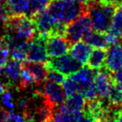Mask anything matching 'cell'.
I'll return each instance as SVG.
<instances>
[{
    "label": "cell",
    "instance_id": "obj_15",
    "mask_svg": "<svg viewBox=\"0 0 122 122\" xmlns=\"http://www.w3.org/2000/svg\"><path fill=\"white\" fill-rule=\"evenodd\" d=\"M70 53L72 57L78 61L83 65H86L92 52V48L85 42L78 41L70 47Z\"/></svg>",
    "mask_w": 122,
    "mask_h": 122
},
{
    "label": "cell",
    "instance_id": "obj_3",
    "mask_svg": "<svg viewBox=\"0 0 122 122\" xmlns=\"http://www.w3.org/2000/svg\"><path fill=\"white\" fill-rule=\"evenodd\" d=\"M87 4V14L92 21L94 30L107 33L110 30L112 19L115 12L116 5L97 2H86Z\"/></svg>",
    "mask_w": 122,
    "mask_h": 122
},
{
    "label": "cell",
    "instance_id": "obj_21",
    "mask_svg": "<svg viewBox=\"0 0 122 122\" xmlns=\"http://www.w3.org/2000/svg\"><path fill=\"white\" fill-rule=\"evenodd\" d=\"M86 100L84 98V96L80 94H74V95L69 96L67 100H65L63 104L72 111H79L83 112L85 109Z\"/></svg>",
    "mask_w": 122,
    "mask_h": 122
},
{
    "label": "cell",
    "instance_id": "obj_16",
    "mask_svg": "<svg viewBox=\"0 0 122 122\" xmlns=\"http://www.w3.org/2000/svg\"><path fill=\"white\" fill-rule=\"evenodd\" d=\"M5 77L7 78L8 86H14L20 78L21 71V62L14 59L8 60L3 69Z\"/></svg>",
    "mask_w": 122,
    "mask_h": 122
},
{
    "label": "cell",
    "instance_id": "obj_24",
    "mask_svg": "<svg viewBox=\"0 0 122 122\" xmlns=\"http://www.w3.org/2000/svg\"><path fill=\"white\" fill-rule=\"evenodd\" d=\"M51 0H30V9L28 12V16H31L34 14L45 10Z\"/></svg>",
    "mask_w": 122,
    "mask_h": 122
},
{
    "label": "cell",
    "instance_id": "obj_35",
    "mask_svg": "<svg viewBox=\"0 0 122 122\" xmlns=\"http://www.w3.org/2000/svg\"><path fill=\"white\" fill-rule=\"evenodd\" d=\"M7 0H0V2H1V3H5V2H6Z\"/></svg>",
    "mask_w": 122,
    "mask_h": 122
},
{
    "label": "cell",
    "instance_id": "obj_11",
    "mask_svg": "<svg viewBox=\"0 0 122 122\" xmlns=\"http://www.w3.org/2000/svg\"><path fill=\"white\" fill-rule=\"evenodd\" d=\"M104 68L110 72H114L122 68V47L118 43L112 45L107 49Z\"/></svg>",
    "mask_w": 122,
    "mask_h": 122
},
{
    "label": "cell",
    "instance_id": "obj_29",
    "mask_svg": "<svg viewBox=\"0 0 122 122\" xmlns=\"http://www.w3.org/2000/svg\"><path fill=\"white\" fill-rule=\"evenodd\" d=\"M8 117H9V120L10 121H14V122H24V119L21 116L18 115L16 113H14V111H10L9 112V114H8Z\"/></svg>",
    "mask_w": 122,
    "mask_h": 122
},
{
    "label": "cell",
    "instance_id": "obj_27",
    "mask_svg": "<svg viewBox=\"0 0 122 122\" xmlns=\"http://www.w3.org/2000/svg\"><path fill=\"white\" fill-rule=\"evenodd\" d=\"M1 102L3 103V105L5 108L9 109L10 111H13V109L14 108V103L13 102V99H12V95L9 90L5 89L4 92L1 94Z\"/></svg>",
    "mask_w": 122,
    "mask_h": 122
},
{
    "label": "cell",
    "instance_id": "obj_14",
    "mask_svg": "<svg viewBox=\"0 0 122 122\" xmlns=\"http://www.w3.org/2000/svg\"><path fill=\"white\" fill-rule=\"evenodd\" d=\"M21 67L30 73L37 81L38 86H40L46 78V68L43 62H35V61H24L21 62Z\"/></svg>",
    "mask_w": 122,
    "mask_h": 122
},
{
    "label": "cell",
    "instance_id": "obj_7",
    "mask_svg": "<svg viewBox=\"0 0 122 122\" xmlns=\"http://www.w3.org/2000/svg\"><path fill=\"white\" fill-rule=\"evenodd\" d=\"M46 46L48 57L55 58L68 54L71 45L63 36L50 34L46 38Z\"/></svg>",
    "mask_w": 122,
    "mask_h": 122
},
{
    "label": "cell",
    "instance_id": "obj_22",
    "mask_svg": "<svg viewBox=\"0 0 122 122\" xmlns=\"http://www.w3.org/2000/svg\"><path fill=\"white\" fill-rule=\"evenodd\" d=\"M20 78V82H19V86H18L19 90H25V89H27L32 84L36 85V86H38V84H37V81L36 80V78L29 71H26L22 67H21Z\"/></svg>",
    "mask_w": 122,
    "mask_h": 122
},
{
    "label": "cell",
    "instance_id": "obj_30",
    "mask_svg": "<svg viewBox=\"0 0 122 122\" xmlns=\"http://www.w3.org/2000/svg\"><path fill=\"white\" fill-rule=\"evenodd\" d=\"M7 15H8V13H7L6 8L5 6V5L0 4V22L4 23L5 20L6 19Z\"/></svg>",
    "mask_w": 122,
    "mask_h": 122
},
{
    "label": "cell",
    "instance_id": "obj_25",
    "mask_svg": "<svg viewBox=\"0 0 122 122\" xmlns=\"http://www.w3.org/2000/svg\"><path fill=\"white\" fill-rule=\"evenodd\" d=\"M63 91L68 97L76 93H78V84L70 77H66L63 82Z\"/></svg>",
    "mask_w": 122,
    "mask_h": 122
},
{
    "label": "cell",
    "instance_id": "obj_26",
    "mask_svg": "<svg viewBox=\"0 0 122 122\" xmlns=\"http://www.w3.org/2000/svg\"><path fill=\"white\" fill-rule=\"evenodd\" d=\"M47 73H46V78L48 80H50L52 82L54 83H57V84H63L64 82L65 77L63 74H61V72H59L57 71H54V70H46Z\"/></svg>",
    "mask_w": 122,
    "mask_h": 122
},
{
    "label": "cell",
    "instance_id": "obj_28",
    "mask_svg": "<svg viewBox=\"0 0 122 122\" xmlns=\"http://www.w3.org/2000/svg\"><path fill=\"white\" fill-rule=\"evenodd\" d=\"M112 82L115 84H122V68L114 72H111Z\"/></svg>",
    "mask_w": 122,
    "mask_h": 122
},
{
    "label": "cell",
    "instance_id": "obj_20",
    "mask_svg": "<svg viewBox=\"0 0 122 122\" xmlns=\"http://www.w3.org/2000/svg\"><path fill=\"white\" fill-rule=\"evenodd\" d=\"M109 32L118 39H122V4L116 6Z\"/></svg>",
    "mask_w": 122,
    "mask_h": 122
},
{
    "label": "cell",
    "instance_id": "obj_17",
    "mask_svg": "<svg viewBox=\"0 0 122 122\" xmlns=\"http://www.w3.org/2000/svg\"><path fill=\"white\" fill-rule=\"evenodd\" d=\"M106 55H107V49L95 48L94 50H92L86 62L87 67L94 71H98L102 69L105 64Z\"/></svg>",
    "mask_w": 122,
    "mask_h": 122
},
{
    "label": "cell",
    "instance_id": "obj_13",
    "mask_svg": "<svg viewBox=\"0 0 122 122\" xmlns=\"http://www.w3.org/2000/svg\"><path fill=\"white\" fill-rule=\"evenodd\" d=\"M82 39L84 42H86V44L95 48L108 49L110 46L107 40V33L104 32H99L93 30L84 34Z\"/></svg>",
    "mask_w": 122,
    "mask_h": 122
},
{
    "label": "cell",
    "instance_id": "obj_36",
    "mask_svg": "<svg viewBox=\"0 0 122 122\" xmlns=\"http://www.w3.org/2000/svg\"><path fill=\"white\" fill-rule=\"evenodd\" d=\"M77 1H80V2H86L87 0H77Z\"/></svg>",
    "mask_w": 122,
    "mask_h": 122
},
{
    "label": "cell",
    "instance_id": "obj_5",
    "mask_svg": "<svg viewBox=\"0 0 122 122\" xmlns=\"http://www.w3.org/2000/svg\"><path fill=\"white\" fill-rule=\"evenodd\" d=\"M46 70H54L66 77L79 71L83 64L72 57L71 55L64 54L60 57L51 58L49 61L45 62Z\"/></svg>",
    "mask_w": 122,
    "mask_h": 122
},
{
    "label": "cell",
    "instance_id": "obj_31",
    "mask_svg": "<svg viewBox=\"0 0 122 122\" xmlns=\"http://www.w3.org/2000/svg\"><path fill=\"white\" fill-rule=\"evenodd\" d=\"M9 112H7L4 109H0V122H9V117H8Z\"/></svg>",
    "mask_w": 122,
    "mask_h": 122
},
{
    "label": "cell",
    "instance_id": "obj_8",
    "mask_svg": "<svg viewBox=\"0 0 122 122\" xmlns=\"http://www.w3.org/2000/svg\"><path fill=\"white\" fill-rule=\"evenodd\" d=\"M46 38V37L37 34L29 43V47L26 54V59L28 61L35 62H46L48 61Z\"/></svg>",
    "mask_w": 122,
    "mask_h": 122
},
{
    "label": "cell",
    "instance_id": "obj_10",
    "mask_svg": "<svg viewBox=\"0 0 122 122\" xmlns=\"http://www.w3.org/2000/svg\"><path fill=\"white\" fill-rule=\"evenodd\" d=\"M43 90L44 91L41 92L43 96L55 107H58L65 102L66 95L63 91V88L57 83L52 82L50 80L45 82Z\"/></svg>",
    "mask_w": 122,
    "mask_h": 122
},
{
    "label": "cell",
    "instance_id": "obj_6",
    "mask_svg": "<svg viewBox=\"0 0 122 122\" xmlns=\"http://www.w3.org/2000/svg\"><path fill=\"white\" fill-rule=\"evenodd\" d=\"M30 17L35 24L37 34L45 37L50 34H54L59 24V21L53 17L46 9L37 12Z\"/></svg>",
    "mask_w": 122,
    "mask_h": 122
},
{
    "label": "cell",
    "instance_id": "obj_33",
    "mask_svg": "<svg viewBox=\"0 0 122 122\" xmlns=\"http://www.w3.org/2000/svg\"><path fill=\"white\" fill-rule=\"evenodd\" d=\"M114 122H122V112L119 113L118 117H117V119H115V121Z\"/></svg>",
    "mask_w": 122,
    "mask_h": 122
},
{
    "label": "cell",
    "instance_id": "obj_37",
    "mask_svg": "<svg viewBox=\"0 0 122 122\" xmlns=\"http://www.w3.org/2000/svg\"><path fill=\"white\" fill-rule=\"evenodd\" d=\"M120 46H121V47H122V39H121V45H120Z\"/></svg>",
    "mask_w": 122,
    "mask_h": 122
},
{
    "label": "cell",
    "instance_id": "obj_38",
    "mask_svg": "<svg viewBox=\"0 0 122 122\" xmlns=\"http://www.w3.org/2000/svg\"><path fill=\"white\" fill-rule=\"evenodd\" d=\"M102 122H108V121H102Z\"/></svg>",
    "mask_w": 122,
    "mask_h": 122
},
{
    "label": "cell",
    "instance_id": "obj_19",
    "mask_svg": "<svg viewBox=\"0 0 122 122\" xmlns=\"http://www.w3.org/2000/svg\"><path fill=\"white\" fill-rule=\"evenodd\" d=\"M95 71H94L87 66H86V67H82L79 71L70 75L69 77L71 79H73L75 82H77L79 86L86 85V84L94 82Z\"/></svg>",
    "mask_w": 122,
    "mask_h": 122
},
{
    "label": "cell",
    "instance_id": "obj_4",
    "mask_svg": "<svg viewBox=\"0 0 122 122\" xmlns=\"http://www.w3.org/2000/svg\"><path fill=\"white\" fill-rule=\"evenodd\" d=\"M92 21L88 14H84L73 21L66 24L64 37L71 45L77 43L81 39L84 34L92 30Z\"/></svg>",
    "mask_w": 122,
    "mask_h": 122
},
{
    "label": "cell",
    "instance_id": "obj_12",
    "mask_svg": "<svg viewBox=\"0 0 122 122\" xmlns=\"http://www.w3.org/2000/svg\"><path fill=\"white\" fill-rule=\"evenodd\" d=\"M83 116V112L72 111L63 103L55 108L54 122H78Z\"/></svg>",
    "mask_w": 122,
    "mask_h": 122
},
{
    "label": "cell",
    "instance_id": "obj_23",
    "mask_svg": "<svg viewBox=\"0 0 122 122\" xmlns=\"http://www.w3.org/2000/svg\"><path fill=\"white\" fill-rule=\"evenodd\" d=\"M78 93L83 95L86 101H91L97 98V92L95 86V82L83 86L78 85Z\"/></svg>",
    "mask_w": 122,
    "mask_h": 122
},
{
    "label": "cell",
    "instance_id": "obj_2",
    "mask_svg": "<svg viewBox=\"0 0 122 122\" xmlns=\"http://www.w3.org/2000/svg\"><path fill=\"white\" fill-rule=\"evenodd\" d=\"M4 30L20 40L30 42L37 35V30L33 20L27 14H8L3 23Z\"/></svg>",
    "mask_w": 122,
    "mask_h": 122
},
{
    "label": "cell",
    "instance_id": "obj_32",
    "mask_svg": "<svg viewBox=\"0 0 122 122\" xmlns=\"http://www.w3.org/2000/svg\"><path fill=\"white\" fill-rule=\"evenodd\" d=\"M78 122H95V119H93L91 115H89L87 112H83V116H82L81 119Z\"/></svg>",
    "mask_w": 122,
    "mask_h": 122
},
{
    "label": "cell",
    "instance_id": "obj_9",
    "mask_svg": "<svg viewBox=\"0 0 122 122\" xmlns=\"http://www.w3.org/2000/svg\"><path fill=\"white\" fill-rule=\"evenodd\" d=\"M94 82H95V86L99 99L101 100L108 99L112 86L113 85L111 72L107 71L105 68L96 71Z\"/></svg>",
    "mask_w": 122,
    "mask_h": 122
},
{
    "label": "cell",
    "instance_id": "obj_1",
    "mask_svg": "<svg viewBox=\"0 0 122 122\" xmlns=\"http://www.w3.org/2000/svg\"><path fill=\"white\" fill-rule=\"evenodd\" d=\"M46 8L53 17L65 24L87 13V4L77 0H51Z\"/></svg>",
    "mask_w": 122,
    "mask_h": 122
},
{
    "label": "cell",
    "instance_id": "obj_34",
    "mask_svg": "<svg viewBox=\"0 0 122 122\" xmlns=\"http://www.w3.org/2000/svg\"><path fill=\"white\" fill-rule=\"evenodd\" d=\"M115 84V83H114ZM118 85V86H119V88L120 89V91H121V94H122V84H117Z\"/></svg>",
    "mask_w": 122,
    "mask_h": 122
},
{
    "label": "cell",
    "instance_id": "obj_18",
    "mask_svg": "<svg viewBox=\"0 0 122 122\" xmlns=\"http://www.w3.org/2000/svg\"><path fill=\"white\" fill-rule=\"evenodd\" d=\"M8 14H27L30 9V0H7L5 3Z\"/></svg>",
    "mask_w": 122,
    "mask_h": 122
}]
</instances>
